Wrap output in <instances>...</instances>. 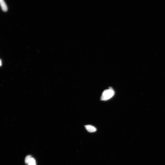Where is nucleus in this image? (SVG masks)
<instances>
[{
    "instance_id": "f257e3e1",
    "label": "nucleus",
    "mask_w": 165,
    "mask_h": 165,
    "mask_svg": "<svg viewBox=\"0 0 165 165\" xmlns=\"http://www.w3.org/2000/svg\"><path fill=\"white\" fill-rule=\"evenodd\" d=\"M114 91L112 88L109 87V89L106 90L104 91L101 98V100L102 101L109 100L114 96Z\"/></svg>"
},
{
    "instance_id": "f03ea898",
    "label": "nucleus",
    "mask_w": 165,
    "mask_h": 165,
    "mask_svg": "<svg viewBox=\"0 0 165 165\" xmlns=\"http://www.w3.org/2000/svg\"><path fill=\"white\" fill-rule=\"evenodd\" d=\"M85 128L87 131L90 133H93L96 131V128L91 125H86Z\"/></svg>"
},
{
    "instance_id": "7ed1b4c3",
    "label": "nucleus",
    "mask_w": 165,
    "mask_h": 165,
    "mask_svg": "<svg viewBox=\"0 0 165 165\" xmlns=\"http://www.w3.org/2000/svg\"><path fill=\"white\" fill-rule=\"evenodd\" d=\"M0 5L4 12H7L8 10V8L7 5L4 1L3 0H0Z\"/></svg>"
},
{
    "instance_id": "20e7f679",
    "label": "nucleus",
    "mask_w": 165,
    "mask_h": 165,
    "mask_svg": "<svg viewBox=\"0 0 165 165\" xmlns=\"http://www.w3.org/2000/svg\"><path fill=\"white\" fill-rule=\"evenodd\" d=\"M32 158V157L30 155H28L26 157L25 159V162L26 164H29V161Z\"/></svg>"
},
{
    "instance_id": "39448f33",
    "label": "nucleus",
    "mask_w": 165,
    "mask_h": 165,
    "mask_svg": "<svg viewBox=\"0 0 165 165\" xmlns=\"http://www.w3.org/2000/svg\"><path fill=\"white\" fill-rule=\"evenodd\" d=\"M28 165H36V161L34 158H32L29 161Z\"/></svg>"
},
{
    "instance_id": "423d86ee",
    "label": "nucleus",
    "mask_w": 165,
    "mask_h": 165,
    "mask_svg": "<svg viewBox=\"0 0 165 165\" xmlns=\"http://www.w3.org/2000/svg\"><path fill=\"white\" fill-rule=\"evenodd\" d=\"M1 65H2V62L1 60H0V67H1Z\"/></svg>"
}]
</instances>
